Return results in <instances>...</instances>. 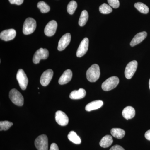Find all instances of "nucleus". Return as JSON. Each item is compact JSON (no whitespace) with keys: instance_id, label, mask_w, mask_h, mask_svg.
I'll return each mask as SVG.
<instances>
[{"instance_id":"obj_1","label":"nucleus","mask_w":150,"mask_h":150,"mask_svg":"<svg viewBox=\"0 0 150 150\" xmlns=\"http://www.w3.org/2000/svg\"><path fill=\"white\" fill-rule=\"evenodd\" d=\"M86 78L91 82H95L99 79L100 70L99 66L96 64L92 65L86 72Z\"/></svg>"},{"instance_id":"obj_2","label":"nucleus","mask_w":150,"mask_h":150,"mask_svg":"<svg viewBox=\"0 0 150 150\" xmlns=\"http://www.w3.org/2000/svg\"><path fill=\"white\" fill-rule=\"evenodd\" d=\"M10 99L14 104L18 106H22L24 103V98L21 93L16 89L11 90L9 95Z\"/></svg>"},{"instance_id":"obj_3","label":"nucleus","mask_w":150,"mask_h":150,"mask_svg":"<svg viewBox=\"0 0 150 150\" xmlns=\"http://www.w3.org/2000/svg\"><path fill=\"white\" fill-rule=\"evenodd\" d=\"M36 27V23L35 20L32 18H28L24 22L23 32L25 35H29L35 31Z\"/></svg>"},{"instance_id":"obj_4","label":"nucleus","mask_w":150,"mask_h":150,"mask_svg":"<svg viewBox=\"0 0 150 150\" xmlns=\"http://www.w3.org/2000/svg\"><path fill=\"white\" fill-rule=\"evenodd\" d=\"M119 79L116 76H112L106 80L102 84V88L104 91H109L118 85Z\"/></svg>"},{"instance_id":"obj_5","label":"nucleus","mask_w":150,"mask_h":150,"mask_svg":"<svg viewBox=\"0 0 150 150\" xmlns=\"http://www.w3.org/2000/svg\"><path fill=\"white\" fill-rule=\"evenodd\" d=\"M35 146L38 150H48V139L46 135L38 136L35 140Z\"/></svg>"},{"instance_id":"obj_6","label":"nucleus","mask_w":150,"mask_h":150,"mask_svg":"<svg viewBox=\"0 0 150 150\" xmlns=\"http://www.w3.org/2000/svg\"><path fill=\"white\" fill-rule=\"evenodd\" d=\"M16 79L21 89L23 90L26 89L28 84V80L26 74L23 70L20 69L18 71L16 75Z\"/></svg>"},{"instance_id":"obj_7","label":"nucleus","mask_w":150,"mask_h":150,"mask_svg":"<svg viewBox=\"0 0 150 150\" xmlns=\"http://www.w3.org/2000/svg\"><path fill=\"white\" fill-rule=\"evenodd\" d=\"M49 56L48 50L46 48H40L35 52L33 62L35 64H39L41 59H46Z\"/></svg>"},{"instance_id":"obj_8","label":"nucleus","mask_w":150,"mask_h":150,"mask_svg":"<svg viewBox=\"0 0 150 150\" xmlns=\"http://www.w3.org/2000/svg\"><path fill=\"white\" fill-rule=\"evenodd\" d=\"M138 67V62L136 61H133L129 62L126 66L125 70V76L126 79H130L137 71Z\"/></svg>"},{"instance_id":"obj_9","label":"nucleus","mask_w":150,"mask_h":150,"mask_svg":"<svg viewBox=\"0 0 150 150\" xmlns=\"http://www.w3.org/2000/svg\"><path fill=\"white\" fill-rule=\"evenodd\" d=\"M89 40L87 38H85L81 42L76 52V56L79 58L82 57L87 52L88 50Z\"/></svg>"},{"instance_id":"obj_10","label":"nucleus","mask_w":150,"mask_h":150,"mask_svg":"<svg viewBox=\"0 0 150 150\" xmlns=\"http://www.w3.org/2000/svg\"><path fill=\"white\" fill-rule=\"evenodd\" d=\"M53 75L54 72L50 69L45 71L40 77V84L43 86H48L53 78Z\"/></svg>"},{"instance_id":"obj_11","label":"nucleus","mask_w":150,"mask_h":150,"mask_svg":"<svg viewBox=\"0 0 150 150\" xmlns=\"http://www.w3.org/2000/svg\"><path fill=\"white\" fill-rule=\"evenodd\" d=\"M56 122L61 126H66L68 124L69 119L66 113L61 110H58L55 115Z\"/></svg>"},{"instance_id":"obj_12","label":"nucleus","mask_w":150,"mask_h":150,"mask_svg":"<svg viewBox=\"0 0 150 150\" xmlns=\"http://www.w3.org/2000/svg\"><path fill=\"white\" fill-rule=\"evenodd\" d=\"M71 40V35L69 33H67L63 35L59 40L58 44V49L59 51L64 50L69 44Z\"/></svg>"},{"instance_id":"obj_13","label":"nucleus","mask_w":150,"mask_h":150,"mask_svg":"<svg viewBox=\"0 0 150 150\" xmlns=\"http://www.w3.org/2000/svg\"><path fill=\"white\" fill-rule=\"evenodd\" d=\"M57 22L54 20L51 21L46 25L44 29L45 35L48 36H52L55 34L57 28Z\"/></svg>"},{"instance_id":"obj_14","label":"nucleus","mask_w":150,"mask_h":150,"mask_svg":"<svg viewBox=\"0 0 150 150\" xmlns=\"http://www.w3.org/2000/svg\"><path fill=\"white\" fill-rule=\"evenodd\" d=\"M16 34V31L14 29L6 30L0 33V38L5 41H9L15 38Z\"/></svg>"},{"instance_id":"obj_15","label":"nucleus","mask_w":150,"mask_h":150,"mask_svg":"<svg viewBox=\"0 0 150 150\" xmlns=\"http://www.w3.org/2000/svg\"><path fill=\"white\" fill-rule=\"evenodd\" d=\"M147 33L146 31H143V32L137 33L132 39L130 43V45L131 46L133 47L136 46L137 44H139L144 40L147 37Z\"/></svg>"},{"instance_id":"obj_16","label":"nucleus","mask_w":150,"mask_h":150,"mask_svg":"<svg viewBox=\"0 0 150 150\" xmlns=\"http://www.w3.org/2000/svg\"><path fill=\"white\" fill-rule=\"evenodd\" d=\"M72 76V72L71 70H66L59 79V83L60 85L66 84L68 83L71 80Z\"/></svg>"},{"instance_id":"obj_17","label":"nucleus","mask_w":150,"mask_h":150,"mask_svg":"<svg viewBox=\"0 0 150 150\" xmlns=\"http://www.w3.org/2000/svg\"><path fill=\"white\" fill-rule=\"evenodd\" d=\"M122 115L127 120L132 119L135 116L136 111L132 106H127L124 108L122 112Z\"/></svg>"},{"instance_id":"obj_18","label":"nucleus","mask_w":150,"mask_h":150,"mask_svg":"<svg viewBox=\"0 0 150 150\" xmlns=\"http://www.w3.org/2000/svg\"><path fill=\"white\" fill-rule=\"evenodd\" d=\"M86 95L85 90L80 88L79 90H74L71 93L69 97L71 99H80L83 98Z\"/></svg>"},{"instance_id":"obj_19","label":"nucleus","mask_w":150,"mask_h":150,"mask_svg":"<svg viewBox=\"0 0 150 150\" xmlns=\"http://www.w3.org/2000/svg\"><path fill=\"white\" fill-rule=\"evenodd\" d=\"M103 104V103L102 100H95L87 105L85 107V109L87 111L96 110L102 107Z\"/></svg>"},{"instance_id":"obj_20","label":"nucleus","mask_w":150,"mask_h":150,"mask_svg":"<svg viewBox=\"0 0 150 150\" xmlns=\"http://www.w3.org/2000/svg\"><path fill=\"white\" fill-rule=\"evenodd\" d=\"M113 142L112 137L110 135H106L100 140V146L102 148H108L112 144Z\"/></svg>"},{"instance_id":"obj_21","label":"nucleus","mask_w":150,"mask_h":150,"mask_svg":"<svg viewBox=\"0 0 150 150\" xmlns=\"http://www.w3.org/2000/svg\"><path fill=\"white\" fill-rule=\"evenodd\" d=\"M112 137L118 139H121L125 136V131L119 128H113L110 131Z\"/></svg>"},{"instance_id":"obj_22","label":"nucleus","mask_w":150,"mask_h":150,"mask_svg":"<svg viewBox=\"0 0 150 150\" xmlns=\"http://www.w3.org/2000/svg\"><path fill=\"white\" fill-rule=\"evenodd\" d=\"M68 138L71 142H72L73 143L76 144H80L81 142L80 138L74 131H70L68 134Z\"/></svg>"},{"instance_id":"obj_23","label":"nucleus","mask_w":150,"mask_h":150,"mask_svg":"<svg viewBox=\"0 0 150 150\" xmlns=\"http://www.w3.org/2000/svg\"><path fill=\"white\" fill-rule=\"evenodd\" d=\"M88 14L86 10H84L81 13L79 21V25L80 26H83L85 25L88 20Z\"/></svg>"},{"instance_id":"obj_24","label":"nucleus","mask_w":150,"mask_h":150,"mask_svg":"<svg viewBox=\"0 0 150 150\" xmlns=\"http://www.w3.org/2000/svg\"><path fill=\"white\" fill-rule=\"evenodd\" d=\"M134 6L141 13L147 14L149 12V7L145 4L141 2L136 3L134 4Z\"/></svg>"},{"instance_id":"obj_25","label":"nucleus","mask_w":150,"mask_h":150,"mask_svg":"<svg viewBox=\"0 0 150 150\" xmlns=\"http://www.w3.org/2000/svg\"><path fill=\"white\" fill-rule=\"evenodd\" d=\"M37 7L42 13H47L50 11L49 6L43 1H40L38 3Z\"/></svg>"},{"instance_id":"obj_26","label":"nucleus","mask_w":150,"mask_h":150,"mask_svg":"<svg viewBox=\"0 0 150 150\" xmlns=\"http://www.w3.org/2000/svg\"><path fill=\"white\" fill-rule=\"evenodd\" d=\"M77 7V4L74 1H72L70 2L67 7V11L68 13L72 15L74 13Z\"/></svg>"},{"instance_id":"obj_27","label":"nucleus","mask_w":150,"mask_h":150,"mask_svg":"<svg viewBox=\"0 0 150 150\" xmlns=\"http://www.w3.org/2000/svg\"><path fill=\"white\" fill-rule=\"evenodd\" d=\"M99 11L101 13L108 14L112 12V10L110 6L106 4H103L100 6Z\"/></svg>"},{"instance_id":"obj_28","label":"nucleus","mask_w":150,"mask_h":150,"mask_svg":"<svg viewBox=\"0 0 150 150\" xmlns=\"http://www.w3.org/2000/svg\"><path fill=\"white\" fill-rule=\"evenodd\" d=\"M13 123L8 121H1L0 122V131H7L13 126Z\"/></svg>"},{"instance_id":"obj_29","label":"nucleus","mask_w":150,"mask_h":150,"mask_svg":"<svg viewBox=\"0 0 150 150\" xmlns=\"http://www.w3.org/2000/svg\"><path fill=\"white\" fill-rule=\"evenodd\" d=\"M109 5L114 8H118L120 6L119 0H108Z\"/></svg>"},{"instance_id":"obj_30","label":"nucleus","mask_w":150,"mask_h":150,"mask_svg":"<svg viewBox=\"0 0 150 150\" xmlns=\"http://www.w3.org/2000/svg\"><path fill=\"white\" fill-rule=\"evenodd\" d=\"M24 0H9L10 3L11 4H14L17 5H20L23 2Z\"/></svg>"},{"instance_id":"obj_31","label":"nucleus","mask_w":150,"mask_h":150,"mask_svg":"<svg viewBox=\"0 0 150 150\" xmlns=\"http://www.w3.org/2000/svg\"><path fill=\"white\" fill-rule=\"evenodd\" d=\"M110 150H125L122 147L119 145H116L110 148Z\"/></svg>"},{"instance_id":"obj_32","label":"nucleus","mask_w":150,"mask_h":150,"mask_svg":"<svg viewBox=\"0 0 150 150\" xmlns=\"http://www.w3.org/2000/svg\"><path fill=\"white\" fill-rule=\"evenodd\" d=\"M50 150H59L58 145L55 143H53L51 144L50 146Z\"/></svg>"},{"instance_id":"obj_33","label":"nucleus","mask_w":150,"mask_h":150,"mask_svg":"<svg viewBox=\"0 0 150 150\" xmlns=\"http://www.w3.org/2000/svg\"><path fill=\"white\" fill-rule=\"evenodd\" d=\"M145 137L146 139L149 141H150V130H148L145 134Z\"/></svg>"},{"instance_id":"obj_34","label":"nucleus","mask_w":150,"mask_h":150,"mask_svg":"<svg viewBox=\"0 0 150 150\" xmlns=\"http://www.w3.org/2000/svg\"><path fill=\"white\" fill-rule=\"evenodd\" d=\"M149 88L150 89V79L149 80Z\"/></svg>"}]
</instances>
